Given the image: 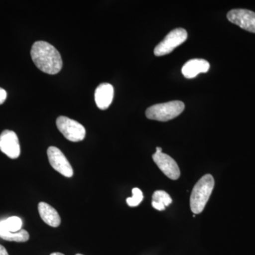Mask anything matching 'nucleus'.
<instances>
[{"instance_id":"nucleus-6","label":"nucleus","mask_w":255,"mask_h":255,"mask_svg":"<svg viewBox=\"0 0 255 255\" xmlns=\"http://www.w3.org/2000/svg\"><path fill=\"white\" fill-rule=\"evenodd\" d=\"M48 160L53 168L66 177L73 176V169L65 155L58 147L51 146L47 150Z\"/></svg>"},{"instance_id":"nucleus-20","label":"nucleus","mask_w":255,"mask_h":255,"mask_svg":"<svg viewBox=\"0 0 255 255\" xmlns=\"http://www.w3.org/2000/svg\"><path fill=\"white\" fill-rule=\"evenodd\" d=\"M162 148H161V147H156V152H157V153H161V152H162Z\"/></svg>"},{"instance_id":"nucleus-10","label":"nucleus","mask_w":255,"mask_h":255,"mask_svg":"<svg viewBox=\"0 0 255 255\" xmlns=\"http://www.w3.org/2000/svg\"><path fill=\"white\" fill-rule=\"evenodd\" d=\"M114 96V87L110 83H102L95 90L96 105L101 110H106L112 103Z\"/></svg>"},{"instance_id":"nucleus-7","label":"nucleus","mask_w":255,"mask_h":255,"mask_svg":"<svg viewBox=\"0 0 255 255\" xmlns=\"http://www.w3.org/2000/svg\"><path fill=\"white\" fill-rule=\"evenodd\" d=\"M228 19L231 23L247 31L255 33V13L251 10L236 9L231 10L227 14Z\"/></svg>"},{"instance_id":"nucleus-4","label":"nucleus","mask_w":255,"mask_h":255,"mask_svg":"<svg viewBox=\"0 0 255 255\" xmlns=\"http://www.w3.org/2000/svg\"><path fill=\"white\" fill-rule=\"evenodd\" d=\"M56 125L64 137L70 141H82L86 135L85 127L81 124L68 117L63 116L58 117L56 120Z\"/></svg>"},{"instance_id":"nucleus-17","label":"nucleus","mask_w":255,"mask_h":255,"mask_svg":"<svg viewBox=\"0 0 255 255\" xmlns=\"http://www.w3.org/2000/svg\"><path fill=\"white\" fill-rule=\"evenodd\" d=\"M6 97H7L6 92L5 91L4 89L0 87V105H2V104L4 103L5 100H6Z\"/></svg>"},{"instance_id":"nucleus-19","label":"nucleus","mask_w":255,"mask_h":255,"mask_svg":"<svg viewBox=\"0 0 255 255\" xmlns=\"http://www.w3.org/2000/svg\"><path fill=\"white\" fill-rule=\"evenodd\" d=\"M0 255H9L4 246L0 245Z\"/></svg>"},{"instance_id":"nucleus-3","label":"nucleus","mask_w":255,"mask_h":255,"mask_svg":"<svg viewBox=\"0 0 255 255\" xmlns=\"http://www.w3.org/2000/svg\"><path fill=\"white\" fill-rule=\"evenodd\" d=\"M184 110V104L182 102L172 101L149 107L146 110L145 115L147 119L151 120L167 122L180 115Z\"/></svg>"},{"instance_id":"nucleus-5","label":"nucleus","mask_w":255,"mask_h":255,"mask_svg":"<svg viewBox=\"0 0 255 255\" xmlns=\"http://www.w3.org/2000/svg\"><path fill=\"white\" fill-rule=\"evenodd\" d=\"M187 32L182 28H176L169 32L164 40L155 47L154 53L156 56H162L172 53L177 47L187 39Z\"/></svg>"},{"instance_id":"nucleus-13","label":"nucleus","mask_w":255,"mask_h":255,"mask_svg":"<svg viewBox=\"0 0 255 255\" xmlns=\"http://www.w3.org/2000/svg\"><path fill=\"white\" fill-rule=\"evenodd\" d=\"M21 227H22V221L16 216L8 218L7 219L0 222V232L6 231L16 233L21 230Z\"/></svg>"},{"instance_id":"nucleus-21","label":"nucleus","mask_w":255,"mask_h":255,"mask_svg":"<svg viewBox=\"0 0 255 255\" xmlns=\"http://www.w3.org/2000/svg\"><path fill=\"white\" fill-rule=\"evenodd\" d=\"M50 255H65L62 254V253H52V254Z\"/></svg>"},{"instance_id":"nucleus-1","label":"nucleus","mask_w":255,"mask_h":255,"mask_svg":"<svg viewBox=\"0 0 255 255\" xmlns=\"http://www.w3.org/2000/svg\"><path fill=\"white\" fill-rule=\"evenodd\" d=\"M32 60L41 71L56 75L63 68V60L58 50L46 41H36L31 50Z\"/></svg>"},{"instance_id":"nucleus-15","label":"nucleus","mask_w":255,"mask_h":255,"mask_svg":"<svg viewBox=\"0 0 255 255\" xmlns=\"http://www.w3.org/2000/svg\"><path fill=\"white\" fill-rule=\"evenodd\" d=\"M152 201L160 203L165 206V207L170 205L172 201L170 196L166 191L162 190H157L154 192L152 194Z\"/></svg>"},{"instance_id":"nucleus-12","label":"nucleus","mask_w":255,"mask_h":255,"mask_svg":"<svg viewBox=\"0 0 255 255\" xmlns=\"http://www.w3.org/2000/svg\"><path fill=\"white\" fill-rule=\"evenodd\" d=\"M38 209L40 216L47 225L53 228L58 227L60 226L61 219L54 208L46 203L40 202Z\"/></svg>"},{"instance_id":"nucleus-14","label":"nucleus","mask_w":255,"mask_h":255,"mask_svg":"<svg viewBox=\"0 0 255 255\" xmlns=\"http://www.w3.org/2000/svg\"><path fill=\"white\" fill-rule=\"evenodd\" d=\"M0 238L4 241L17 242V243H24L29 239V234L27 231L21 229L16 233H11L9 231H1L0 232Z\"/></svg>"},{"instance_id":"nucleus-18","label":"nucleus","mask_w":255,"mask_h":255,"mask_svg":"<svg viewBox=\"0 0 255 255\" xmlns=\"http://www.w3.org/2000/svg\"><path fill=\"white\" fill-rule=\"evenodd\" d=\"M152 206L154 209L158 210V211H164L165 209V206L160 203L155 202V201H152Z\"/></svg>"},{"instance_id":"nucleus-9","label":"nucleus","mask_w":255,"mask_h":255,"mask_svg":"<svg viewBox=\"0 0 255 255\" xmlns=\"http://www.w3.org/2000/svg\"><path fill=\"white\" fill-rule=\"evenodd\" d=\"M154 162L167 177L177 180L180 177V170L176 161L167 154L157 153L152 155Z\"/></svg>"},{"instance_id":"nucleus-22","label":"nucleus","mask_w":255,"mask_h":255,"mask_svg":"<svg viewBox=\"0 0 255 255\" xmlns=\"http://www.w3.org/2000/svg\"><path fill=\"white\" fill-rule=\"evenodd\" d=\"M76 255H81V254H77Z\"/></svg>"},{"instance_id":"nucleus-16","label":"nucleus","mask_w":255,"mask_h":255,"mask_svg":"<svg viewBox=\"0 0 255 255\" xmlns=\"http://www.w3.org/2000/svg\"><path fill=\"white\" fill-rule=\"evenodd\" d=\"M132 197L128 198L127 203L130 207H135L142 202L143 199V194L142 191L138 188H134L132 190Z\"/></svg>"},{"instance_id":"nucleus-8","label":"nucleus","mask_w":255,"mask_h":255,"mask_svg":"<svg viewBox=\"0 0 255 255\" xmlns=\"http://www.w3.org/2000/svg\"><path fill=\"white\" fill-rule=\"evenodd\" d=\"M0 150L11 159H16L21 153L17 135L12 130H5L0 135Z\"/></svg>"},{"instance_id":"nucleus-2","label":"nucleus","mask_w":255,"mask_h":255,"mask_svg":"<svg viewBox=\"0 0 255 255\" xmlns=\"http://www.w3.org/2000/svg\"><path fill=\"white\" fill-rule=\"evenodd\" d=\"M215 185L214 177L207 174L201 178L193 188L190 197V207L193 214H201L204 211Z\"/></svg>"},{"instance_id":"nucleus-11","label":"nucleus","mask_w":255,"mask_h":255,"mask_svg":"<svg viewBox=\"0 0 255 255\" xmlns=\"http://www.w3.org/2000/svg\"><path fill=\"white\" fill-rule=\"evenodd\" d=\"M210 64L204 59H191L184 64L182 69L183 75L187 79L196 78L199 74L209 71Z\"/></svg>"}]
</instances>
